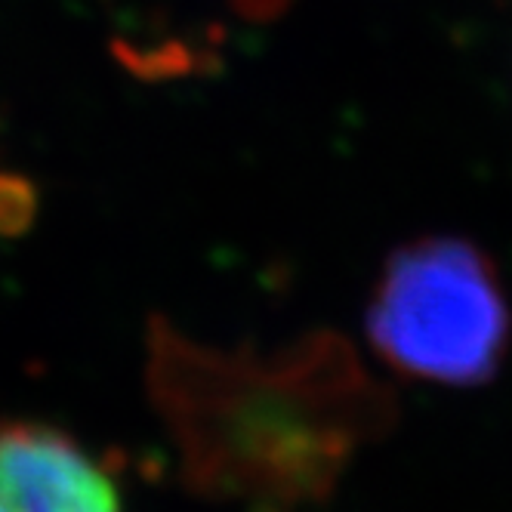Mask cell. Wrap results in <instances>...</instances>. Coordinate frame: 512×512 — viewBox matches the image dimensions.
<instances>
[{"instance_id":"6da1fadb","label":"cell","mask_w":512,"mask_h":512,"mask_svg":"<svg viewBox=\"0 0 512 512\" xmlns=\"http://www.w3.org/2000/svg\"><path fill=\"white\" fill-rule=\"evenodd\" d=\"M145 392L189 491L250 512L324 503L398 420L392 389L334 331L256 352L207 346L152 318Z\"/></svg>"},{"instance_id":"7a4b0ae2","label":"cell","mask_w":512,"mask_h":512,"mask_svg":"<svg viewBox=\"0 0 512 512\" xmlns=\"http://www.w3.org/2000/svg\"><path fill=\"white\" fill-rule=\"evenodd\" d=\"M512 315L491 256L466 238L398 247L368 303V340L392 371L451 389L494 380Z\"/></svg>"},{"instance_id":"3957f363","label":"cell","mask_w":512,"mask_h":512,"mask_svg":"<svg viewBox=\"0 0 512 512\" xmlns=\"http://www.w3.org/2000/svg\"><path fill=\"white\" fill-rule=\"evenodd\" d=\"M0 512H124L118 482L44 423H0Z\"/></svg>"},{"instance_id":"277c9868","label":"cell","mask_w":512,"mask_h":512,"mask_svg":"<svg viewBox=\"0 0 512 512\" xmlns=\"http://www.w3.org/2000/svg\"><path fill=\"white\" fill-rule=\"evenodd\" d=\"M34 210V195L13 173H0V232H16Z\"/></svg>"}]
</instances>
